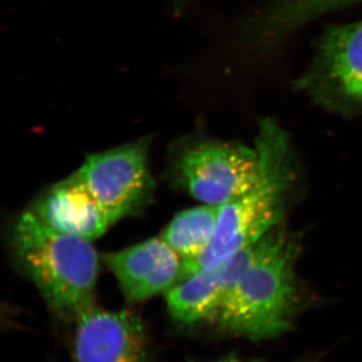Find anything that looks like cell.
I'll return each instance as SVG.
<instances>
[{
  "instance_id": "obj_1",
  "label": "cell",
  "mask_w": 362,
  "mask_h": 362,
  "mask_svg": "<svg viewBox=\"0 0 362 362\" xmlns=\"http://www.w3.org/2000/svg\"><path fill=\"white\" fill-rule=\"evenodd\" d=\"M255 148L259 157L256 180L246 192L218 206L213 239L201 256L183 262L180 280L223 265L282 220L293 181L289 136L276 121L264 119Z\"/></svg>"
},
{
  "instance_id": "obj_2",
  "label": "cell",
  "mask_w": 362,
  "mask_h": 362,
  "mask_svg": "<svg viewBox=\"0 0 362 362\" xmlns=\"http://www.w3.org/2000/svg\"><path fill=\"white\" fill-rule=\"evenodd\" d=\"M296 250L281 230H272L254 245L249 264L214 319L221 328L252 341L290 330L298 307Z\"/></svg>"
},
{
  "instance_id": "obj_3",
  "label": "cell",
  "mask_w": 362,
  "mask_h": 362,
  "mask_svg": "<svg viewBox=\"0 0 362 362\" xmlns=\"http://www.w3.org/2000/svg\"><path fill=\"white\" fill-rule=\"evenodd\" d=\"M13 242L18 265L52 311L76 317L93 304L99 258L90 240L57 232L28 211Z\"/></svg>"
},
{
  "instance_id": "obj_4",
  "label": "cell",
  "mask_w": 362,
  "mask_h": 362,
  "mask_svg": "<svg viewBox=\"0 0 362 362\" xmlns=\"http://www.w3.org/2000/svg\"><path fill=\"white\" fill-rule=\"evenodd\" d=\"M295 89L328 110L361 115L362 21L324 30Z\"/></svg>"
},
{
  "instance_id": "obj_5",
  "label": "cell",
  "mask_w": 362,
  "mask_h": 362,
  "mask_svg": "<svg viewBox=\"0 0 362 362\" xmlns=\"http://www.w3.org/2000/svg\"><path fill=\"white\" fill-rule=\"evenodd\" d=\"M148 145L141 139L92 154L74 173L116 221L140 213L153 199Z\"/></svg>"
},
{
  "instance_id": "obj_6",
  "label": "cell",
  "mask_w": 362,
  "mask_h": 362,
  "mask_svg": "<svg viewBox=\"0 0 362 362\" xmlns=\"http://www.w3.org/2000/svg\"><path fill=\"white\" fill-rule=\"evenodd\" d=\"M258 169L255 147L216 140L187 145L175 162L176 176L187 192L202 204L216 206L246 192Z\"/></svg>"
},
{
  "instance_id": "obj_7",
  "label": "cell",
  "mask_w": 362,
  "mask_h": 362,
  "mask_svg": "<svg viewBox=\"0 0 362 362\" xmlns=\"http://www.w3.org/2000/svg\"><path fill=\"white\" fill-rule=\"evenodd\" d=\"M76 322V362H149L146 330L133 312L92 304L78 312Z\"/></svg>"
},
{
  "instance_id": "obj_8",
  "label": "cell",
  "mask_w": 362,
  "mask_h": 362,
  "mask_svg": "<svg viewBox=\"0 0 362 362\" xmlns=\"http://www.w3.org/2000/svg\"><path fill=\"white\" fill-rule=\"evenodd\" d=\"M104 261L131 302L168 292L180 280L183 265L180 255L161 237L109 252Z\"/></svg>"
},
{
  "instance_id": "obj_9",
  "label": "cell",
  "mask_w": 362,
  "mask_h": 362,
  "mask_svg": "<svg viewBox=\"0 0 362 362\" xmlns=\"http://www.w3.org/2000/svg\"><path fill=\"white\" fill-rule=\"evenodd\" d=\"M252 247L240 252L218 268L199 271L178 281L165 293L173 320L182 325L214 321L226 293L249 264Z\"/></svg>"
},
{
  "instance_id": "obj_10",
  "label": "cell",
  "mask_w": 362,
  "mask_h": 362,
  "mask_svg": "<svg viewBox=\"0 0 362 362\" xmlns=\"http://www.w3.org/2000/svg\"><path fill=\"white\" fill-rule=\"evenodd\" d=\"M32 211L52 230L90 242L116 223L74 175L45 192Z\"/></svg>"
},
{
  "instance_id": "obj_11",
  "label": "cell",
  "mask_w": 362,
  "mask_h": 362,
  "mask_svg": "<svg viewBox=\"0 0 362 362\" xmlns=\"http://www.w3.org/2000/svg\"><path fill=\"white\" fill-rule=\"evenodd\" d=\"M218 206L202 204L176 214L161 238L183 262L201 256L213 239Z\"/></svg>"
},
{
  "instance_id": "obj_12",
  "label": "cell",
  "mask_w": 362,
  "mask_h": 362,
  "mask_svg": "<svg viewBox=\"0 0 362 362\" xmlns=\"http://www.w3.org/2000/svg\"><path fill=\"white\" fill-rule=\"evenodd\" d=\"M338 6L342 8H349L350 6H356V4H362V0H333Z\"/></svg>"
},
{
  "instance_id": "obj_13",
  "label": "cell",
  "mask_w": 362,
  "mask_h": 362,
  "mask_svg": "<svg viewBox=\"0 0 362 362\" xmlns=\"http://www.w3.org/2000/svg\"><path fill=\"white\" fill-rule=\"evenodd\" d=\"M189 1L190 0H173V9H175V13H180Z\"/></svg>"
},
{
  "instance_id": "obj_14",
  "label": "cell",
  "mask_w": 362,
  "mask_h": 362,
  "mask_svg": "<svg viewBox=\"0 0 362 362\" xmlns=\"http://www.w3.org/2000/svg\"><path fill=\"white\" fill-rule=\"evenodd\" d=\"M214 362H250V361H244V359H240L239 357L230 356Z\"/></svg>"
},
{
  "instance_id": "obj_15",
  "label": "cell",
  "mask_w": 362,
  "mask_h": 362,
  "mask_svg": "<svg viewBox=\"0 0 362 362\" xmlns=\"http://www.w3.org/2000/svg\"><path fill=\"white\" fill-rule=\"evenodd\" d=\"M250 362H258V361H250Z\"/></svg>"
}]
</instances>
